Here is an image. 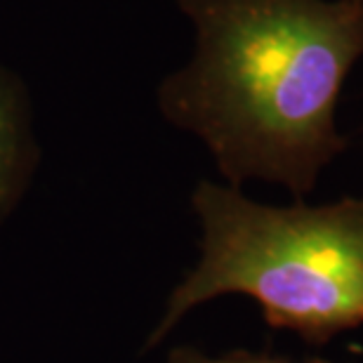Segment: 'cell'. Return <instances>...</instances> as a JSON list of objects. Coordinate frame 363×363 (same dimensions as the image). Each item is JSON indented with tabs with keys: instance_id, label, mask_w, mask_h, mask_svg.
Segmentation results:
<instances>
[{
	"instance_id": "obj_1",
	"label": "cell",
	"mask_w": 363,
	"mask_h": 363,
	"mask_svg": "<svg viewBox=\"0 0 363 363\" xmlns=\"http://www.w3.org/2000/svg\"><path fill=\"white\" fill-rule=\"evenodd\" d=\"M191 60L158 90L172 125L196 135L229 186H286L295 201L347 151L335 113L363 57V0H177Z\"/></svg>"
},
{
	"instance_id": "obj_2",
	"label": "cell",
	"mask_w": 363,
	"mask_h": 363,
	"mask_svg": "<svg viewBox=\"0 0 363 363\" xmlns=\"http://www.w3.org/2000/svg\"><path fill=\"white\" fill-rule=\"evenodd\" d=\"M201 255L170 293L147 337L154 350L189 311L245 295L272 328L325 345L363 325V199L267 206L241 189L201 182L191 194Z\"/></svg>"
},
{
	"instance_id": "obj_3",
	"label": "cell",
	"mask_w": 363,
	"mask_h": 363,
	"mask_svg": "<svg viewBox=\"0 0 363 363\" xmlns=\"http://www.w3.org/2000/svg\"><path fill=\"white\" fill-rule=\"evenodd\" d=\"M33 158L24 90L17 78L0 69V220L24 191Z\"/></svg>"
},
{
	"instance_id": "obj_4",
	"label": "cell",
	"mask_w": 363,
	"mask_h": 363,
	"mask_svg": "<svg viewBox=\"0 0 363 363\" xmlns=\"http://www.w3.org/2000/svg\"><path fill=\"white\" fill-rule=\"evenodd\" d=\"M168 363H328V361H290L276 359L267 354H250V352H234L227 357H208L194 347H175L168 354Z\"/></svg>"
}]
</instances>
